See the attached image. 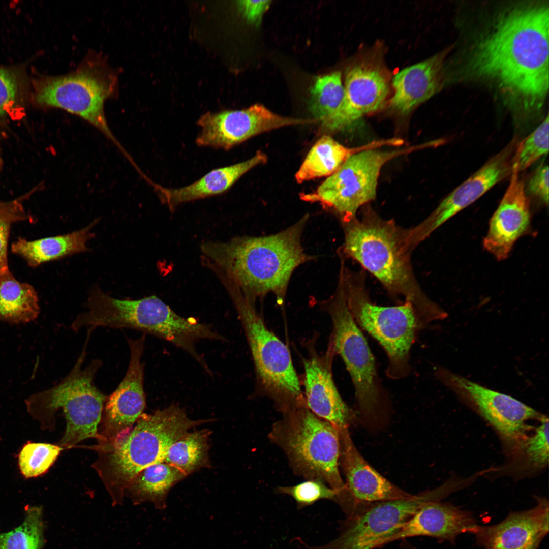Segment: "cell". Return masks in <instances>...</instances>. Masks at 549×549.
Returning a JSON list of instances; mask_svg holds the SVG:
<instances>
[{"instance_id": "9a60e30c", "label": "cell", "mask_w": 549, "mask_h": 549, "mask_svg": "<svg viewBox=\"0 0 549 549\" xmlns=\"http://www.w3.org/2000/svg\"><path fill=\"white\" fill-rule=\"evenodd\" d=\"M514 137L467 179L451 192L436 209L415 226L406 229L405 239L412 250L449 219L480 198L512 172L513 160L519 144Z\"/></svg>"}, {"instance_id": "3957f363", "label": "cell", "mask_w": 549, "mask_h": 549, "mask_svg": "<svg viewBox=\"0 0 549 549\" xmlns=\"http://www.w3.org/2000/svg\"><path fill=\"white\" fill-rule=\"evenodd\" d=\"M342 223L343 254L376 278L391 296L410 302L426 325L447 318V312L430 299L415 277L411 251L404 240L405 229L370 207L360 219Z\"/></svg>"}, {"instance_id": "7402d4cb", "label": "cell", "mask_w": 549, "mask_h": 549, "mask_svg": "<svg viewBox=\"0 0 549 549\" xmlns=\"http://www.w3.org/2000/svg\"><path fill=\"white\" fill-rule=\"evenodd\" d=\"M341 445L340 464L349 495L357 508L363 504L406 498L412 495L380 474L361 455L351 439L348 428H337Z\"/></svg>"}, {"instance_id": "484cf974", "label": "cell", "mask_w": 549, "mask_h": 549, "mask_svg": "<svg viewBox=\"0 0 549 549\" xmlns=\"http://www.w3.org/2000/svg\"><path fill=\"white\" fill-rule=\"evenodd\" d=\"M390 139L377 140L361 147L350 148L328 135L322 136L311 147L295 178L298 183L328 177L336 172L355 153L382 146H390Z\"/></svg>"}, {"instance_id": "d4e9b609", "label": "cell", "mask_w": 549, "mask_h": 549, "mask_svg": "<svg viewBox=\"0 0 549 549\" xmlns=\"http://www.w3.org/2000/svg\"><path fill=\"white\" fill-rule=\"evenodd\" d=\"M258 151L252 158L229 166L213 169L196 181L179 188H166L149 180L160 200L170 210L179 205L222 194L228 191L245 174L267 161Z\"/></svg>"}, {"instance_id": "e0dca14e", "label": "cell", "mask_w": 549, "mask_h": 549, "mask_svg": "<svg viewBox=\"0 0 549 549\" xmlns=\"http://www.w3.org/2000/svg\"><path fill=\"white\" fill-rule=\"evenodd\" d=\"M344 86V97L341 107L332 116L321 123L325 132L349 130L364 116L380 109L388 95L389 78L381 65L364 60L348 70Z\"/></svg>"}, {"instance_id": "5b68a950", "label": "cell", "mask_w": 549, "mask_h": 549, "mask_svg": "<svg viewBox=\"0 0 549 549\" xmlns=\"http://www.w3.org/2000/svg\"><path fill=\"white\" fill-rule=\"evenodd\" d=\"M269 440L285 454L293 472L305 480H322L338 494L342 510L352 503L339 469L338 430L312 413L307 406L282 413L272 424Z\"/></svg>"}, {"instance_id": "4316f807", "label": "cell", "mask_w": 549, "mask_h": 549, "mask_svg": "<svg viewBox=\"0 0 549 549\" xmlns=\"http://www.w3.org/2000/svg\"><path fill=\"white\" fill-rule=\"evenodd\" d=\"M96 224L73 232L35 240L19 238L11 247V252L23 258L32 267L44 262L87 251V242L94 236L91 232Z\"/></svg>"}, {"instance_id": "d6a6232c", "label": "cell", "mask_w": 549, "mask_h": 549, "mask_svg": "<svg viewBox=\"0 0 549 549\" xmlns=\"http://www.w3.org/2000/svg\"><path fill=\"white\" fill-rule=\"evenodd\" d=\"M43 542L41 509H28L23 523L13 530L0 534V549H41Z\"/></svg>"}, {"instance_id": "ba28073f", "label": "cell", "mask_w": 549, "mask_h": 549, "mask_svg": "<svg viewBox=\"0 0 549 549\" xmlns=\"http://www.w3.org/2000/svg\"><path fill=\"white\" fill-rule=\"evenodd\" d=\"M118 74L105 57L89 53L76 69L64 75L34 81V98L41 106L76 115L101 131L125 152L109 128L104 104L118 93Z\"/></svg>"}, {"instance_id": "ffe728a7", "label": "cell", "mask_w": 549, "mask_h": 549, "mask_svg": "<svg viewBox=\"0 0 549 549\" xmlns=\"http://www.w3.org/2000/svg\"><path fill=\"white\" fill-rule=\"evenodd\" d=\"M514 168L508 188L492 216L484 249L497 260L507 259L516 241L529 231L531 213L524 180Z\"/></svg>"}, {"instance_id": "4dcf8cb0", "label": "cell", "mask_w": 549, "mask_h": 549, "mask_svg": "<svg viewBox=\"0 0 549 549\" xmlns=\"http://www.w3.org/2000/svg\"><path fill=\"white\" fill-rule=\"evenodd\" d=\"M344 97L341 73L335 71L318 77L311 89L309 111L313 119L322 122L341 107Z\"/></svg>"}, {"instance_id": "ac0fdd59", "label": "cell", "mask_w": 549, "mask_h": 549, "mask_svg": "<svg viewBox=\"0 0 549 549\" xmlns=\"http://www.w3.org/2000/svg\"><path fill=\"white\" fill-rule=\"evenodd\" d=\"M145 334L132 339L127 338L130 360L126 374L116 389L107 396L99 431L103 442L112 440L127 433L141 416L145 407L144 389V351Z\"/></svg>"}, {"instance_id": "30bf717a", "label": "cell", "mask_w": 549, "mask_h": 549, "mask_svg": "<svg viewBox=\"0 0 549 549\" xmlns=\"http://www.w3.org/2000/svg\"><path fill=\"white\" fill-rule=\"evenodd\" d=\"M321 307L331 319L330 341L350 376L359 412L367 419H375L387 408L388 395L375 358L348 307L342 280H338L334 293Z\"/></svg>"}, {"instance_id": "1f68e13d", "label": "cell", "mask_w": 549, "mask_h": 549, "mask_svg": "<svg viewBox=\"0 0 549 549\" xmlns=\"http://www.w3.org/2000/svg\"><path fill=\"white\" fill-rule=\"evenodd\" d=\"M207 432L187 433L172 444L161 462L179 469L185 475L203 465L207 459Z\"/></svg>"}, {"instance_id": "8fae6325", "label": "cell", "mask_w": 549, "mask_h": 549, "mask_svg": "<svg viewBox=\"0 0 549 549\" xmlns=\"http://www.w3.org/2000/svg\"><path fill=\"white\" fill-rule=\"evenodd\" d=\"M430 142L393 149L378 148L361 150L351 156L315 191L301 194V200L317 202L334 211L342 223L356 217L358 210L375 200L379 177L389 161L412 152L431 147Z\"/></svg>"}, {"instance_id": "b9f144b4", "label": "cell", "mask_w": 549, "mask_h": 549, "mask_svg": "<svg viewBox=\"0 0 549 549\" xmlns=\"http://www.w3.org/2000/svg\"><path fill=\"white\" fill-rule=\"evenodd\" d=\"M1 437H0V441H1Z\"/></svg>"}, {"instance_id": "60d3db41", "label": "cell", "mask_w": 549, "mask_h": 549, "mask_svg": "<svg viewBox=\"0 0 549 549\" xmlns=\"http://www.w3.org/2000/svg\"><path fill=\"white\" fill-rule=\"evenodd\" d=\"M400 549H417L414 545H413L410 542L406 540V539H402V541L400 544Z\"/></svg>"}, {"instance_id": "8992f818", "label": "cell", "mask_w": 549, "mask_h": 549, "mask_svg": "<svg viewBox=\"0 0 549 549\" xmlns=\"http://www.w3.org/2000/svg\"><path fill=\"white\" fill-rule=\"evenodd\" d=\"M90 334L88 332L81 353L68 374L56 385L34 393L25 401L28 413L43 430L53 429L55 413L62 409L67 422L58 444L63 448L88 438L101 440L98 426L107 396L97 387L94 379L102 361L95 359L83 367Z\"/></svg>"}, {"instance_id": "44dd1931", "label": "cell", "mask_w": 549, "mask_h": 549, "mask_svg": "<svg viewBox=\"0 0 549 549\" xmlns=\"http://www.w3.org/2000/svg\"><path fill=\"white\" fill-rule=\"evenodd\" d=\"M537 504L524 511L511 512L500 523L477 525L473 532L483 549H538L548 532V502L536 498Z\"/></svg>"}, {"instance_id": "f35d334b", "label": "cell", "mask_w": 549, "mask_h": 549, "mask_svg": "<svg viewBox=\"0 0 549 549\" xmlns=\"http://www.w3.org/2000/svg\"><path fill=\"white\" fill-rule=\"evenodd\" d=\"M548 165H541L535 170L527 184L529 193L546 205L548 204Z\"/></svg>"}, {"instance_id": "8d00e7d4", "label": "cell", "mask_w": 549, "mask_h": 549, "mask_svg": "<svg viewBox=\"0 0 549 549\" xmlns=\"http://www.w3.org/2000/svg\"><path fill=\"white\" fill-rule=\"evenodd\" d=\"M30 219L20 203L17 201L2 202L0 205V272L9 268L7 252L11 225L16 222Z\"/></svg>"}, {"instance_id": "9c48e42d", "label": "cell", "mask_w": 549, "mask_h": 549, "mask_svg": "<svg viewBox=\"0 0 549 549\" xmlns=\"http://www.w3.org/2000/svg\"><path fill=\"white\" fill-rule=\"evenodd\" d=\"M227 289L251 352L258 393L270 399L281 413L306 406L287 346L267 328L255 304L236 287Z\"/></svg>"}, {"instance_id": "f1b7e54d", "label": "cell", "mask_w": 549, "mask_h": 549, "mask_svg": "<svg viewBox=\"0 0 549 549\" xmlns=\"http://www.w3.org/2000/svg\"><path fill=\"white\" fill-rule=\"evenodd\" d=\"M185 475L169 463H157L140 471L125 492L135 501H150L162 509L165 507L166 497L170 489Z\"/></svg>"}, {"instance_id": "cb8c5ba5", "label": "cell", "mask_w": 549, "mask_h": 549, "mask_svg": "<svg viewBox=\"0 0 549 549\" xmlns=\"http://www.w3.org/2000/svg\"><path fill=\"white\" fill-rule=\"evenodd\" d=\"M451 45L431 57L397 73L392 79L391 109L407 115L417 106L440 92L445 83L444 65Z\"/></svg>"}, {"instance_id": "7bdbcfd3", "label": "cell", "mask_w": 549, "mask_h": 549, "mask_svg": "<svg viewBox=\"0 0 549 549\" xmlns=\"http://www.w3.org/2000/svg\"><path fill=\"white\" fill-rule=\"evenodd\" d=\"M0 203H1V202H0Z\"/></svg>"}, {"instance_id": "ab89813d", "label": "cell", "mask_w": 549, "mask_h": 549, "mask_svg": "<svg viewBox=\"0 0 549 549\" xmlns=\"http://www.w3.org/2000/svg\"><path fill=\"white\" fill-rule=\"evenodd\" d=\"M270 1H242L239 2L243 16L251 23L259 24L269 8Z\"/></svg>"}, {"instance_id": "836d02e7", "label": "cell", "mask_w": 549, "mask_h": 549, "mask_svg": "<svg viewBox=\"0 0 549 549\" xmlns=\"http://www.w3.org/2000/svg\"><path fill=\"white\" fill-rule=\"evenodd\" d=\"M63 449L58 445L28 442L18 455L21 474L26 478L42 475L54 464Z\"/></svg>"}, {"instance_id": "4fadbf2b", "label": "cell", "mask_w": 549, "mask_h": 549, "mask_svg": "<svg viewBox=\"0 0 549 549\" xmlns=\"http://www.w3.org/2000/svg\"><path fill=\"white\" fill-rule=\"evenodd\" d=\"M454 490L448 482L406 498L365 504L347 518L339 535L311 549H374L379 542L409 520L425 504L440 501Z\"/></svg>"}, {"instance_id": "74e56055", "label": "cell", "mask_w": 549, "mask_h": 549, "mask_svg": "<svg viewBox=\"0 0 549 549\" xmlns=\"http://www.w3.org/2000/svg\"><path fill=\"white\" fill-rule=\"evenodd\" d=\"M21 81L16 70L0 67V116L8 113L21 92Z\"/></svg>"}, {"instance_id": "52a82bcc", "label": "cell", "mask_w": 549, "mask_h": 549, "mask_svg": "<svg viewBox=\"0 0 549 549\" xmlns=\"http://www.w3.org/2000/svg\"><path fill=\"white\" fill-rule=\"evenodd\" d=\"M348 307L358 326L382 346L388 358L387 376L392 380L406 378L411 372L412 347L427 325L408 302L394 306L373 303L361 274L350 272L341 262Z\"/></svg>"}, {"instance_id": "7a4b0ae2", "label": "cell", "mask_w": 549, "mask_h": 549, "mask_svg": "<svg viewBox=\"0 0 549 549\" xmlns=\"http://www.w3.org/2000/svg\"><path fill=\"white\" fill-rule=\"evenodd\" d=\"M308 218L305 215L273 234L207 242L201 250L222 279L237 287L250 302L255 304L257 298L271 293L282 306L295 270L314 259L304 252L301 243Z\"/></svg>"}, {"instance_id": "603a6c76", "label": "cell", "mask_w": 549, "mask_h": 549, "mask_svg": "<svg viewBox=\"0 0 549 549\" xmlns=\"http://www.w3.org/2000/svg\"><path fill=\"white\" fill-rule=\"evenodd\" d=\"M477 525L471 513L447 503L432 501L423 505L409 520L382 539L377 547L398 540L421 536L453 542L461 534H472Z\"/></svg>"}, {"instance_id": "83f0119b", "label": "cell", "mask_w": 549, "mask_h": 549, "mask_svg": "<svg viewBox=\"0 0 549 549\" xmlns=\"http://www.w3.org/2000/svg\"><path fill=\"white\" fill-rule=\"evenodd\" d=\"M39 313V298L34 287L18 281L9 268L0 272V321L28 323L35 320Z\"/></svg>"}, {"instance_id": "e575fe53", "label": "cell", "mask_w": 549, "mask_h": 549, "mask_svg": "<svg viewBox=\"0 0 549 549\" xmlns=\"http://www.w3.org/2000/svg\"><path fill=\"white\" fill-rule=\"evenodd\" d=\"M548 114L526 138L520 141L513 160L512 168L519 173L529 168L548 152Z\"/></svg>"}, {"instance_id": "f546056e", "label": "cell", "mask_w": 549, "mask_h": 549, "mask_svg": "<svg viewBox=\"0 0 549 549\" xmlns=\"http://www.w3.org/2000/svg\"><path fill=\"white\" fill-rule=\"evenodd\" d=\"M534 430L527 435L509 451L513 460V469L529 472L544 468L548 460V419L545 416Z\"/></svg>"}, {"instance_id": "277c9868", "label": "cell", "mask_w": 549, "mask_h": 549, "mask_svg": "<svg viewBox=\"0 0 549 549\" xmlns=\"http://www.w3.org/2000/svg\"><path fill=\"white\" fill-rule=\"evenodd\" d=\"M127 433L91 447L98 453L93 468L114 504L120 503L132 480L143 469L161 462L168 448L200 423L172 405L144 414Z\"/></svg>"}, {"instance_id": "6da1fadb", "label": "cell", "mask_w": 549, "mask_h": 549, "mask_svg": "<svg viewBox=\"0 0 549 549\" xmlns=\"http://www.w3.org/2000/svg\"><path fill=\"white\" fill-rule=\"evenodd\" d=\"M548 13L544 4L505 13L472 59L476 74L496 81L527 112L541 108L548 93Z\"/></svg>"}, {"instance_id": "d6986e66", "label": "cell", "mask_w": 549, "mask_h": 549, "mask_svg": "<svg viewBox=\"0 0 549 549\" xmlns=\"http://www.w3.org/2000/svg\"><path fill=\"white\" fill-rule=\"evenodd\" d=\"M307 346L308 354L303 361L307 408L337 428H348L354 413L343 401L333 380L331 366L336 353L332 343L329 341L323 355L318 353L313 344Z\"/></svg>"}, {"instance_id": "d590c367", "label": "cell", "mask_w": 549, "mask_h": 549, "mask_svg": "<svg viewBox=\"0 0 549 549\" xmlns=\"http://www.w3.org/2000/svg\"><path fill=\"white\" fill-rule=\"evenodd\" d=\"M277 492L291 497L299 509L312 505L321 500L337 502V492L322 480L312 479L293 486H280Z\"/></svg>"}, {"instance_id": "5bb4252c", "label": "cell", "mask_w": 549, "mask_h": 549, "mask_svg": "<svg viewBox=\"0 0 549 549\" xmlns=\"http://www.w3.org/2000/svg\"><path fill=\"white\" fill-rule=\"evenodd\" d=\"M436 377L464 402L475 409L500 434L508 449L527 435L531 419L538 421L545 416L520 401L499 392L447 369L434 368Z\"/></svg>"}, {"instance_id": "2e32d148", "label": "cell", "mask_w": 549, "mask_h": 549, "mask_svg": "<svg viewBox=\"0 0 549 549\" xmlns=\"http://www.w3.org/2000/svg\"><path fill=\"white\" fill-rule=\"evenodd\" d=\"M314 119L284 116L263 105L256 104L241 110L208 112L197 121L201 128L196 144L229 150L250 138L281 127L312 124Z\"/></svg>"}, {"instance_id": "ee69618b", "label": "cell", "mask_w": 549, "mask_h": 549, "mask_svg": "<svg viewBox=\"0 0 549 549\" xmlns=\"http://www.w3.org/2000/svg\"><path fill=\"white\" fill-rule=\"evenodd\" d=\"M1 164V163H0Z\"/></svg>"}, {"instance_id": "7c38bea8", "label": "cell", "mask_w": 549, "mask_h": 549, "mask_svg": "<svg viewBox=\"0 0 549 549\" xmlns=\"http://www.w3.org/2000/svg\"><path fill=\"white\" fill-rule=\"evenodd\" d=\"M110 321L114 328L137 330L172 343L189 354L206 372L210 368L198 351L197 343L203 340H225L212 326L180 316L155 296L117 300L111 309Z\"/></svg>"}]
</instances>
